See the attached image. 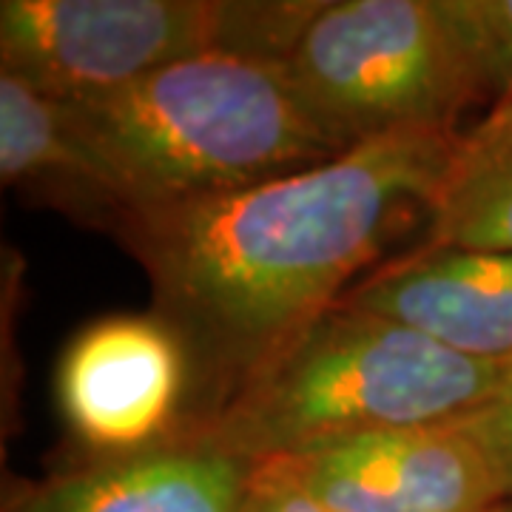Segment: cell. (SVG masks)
I'll list each match as a JSON object with an SVG mask.
<instances>
[{
  "label": "cell",
  "instance_id": "6da1fadb",
  "mask_svg": "<svg viewBox=\"0 0 512 512\" xmlns=\"http://www.w3.org/2000/svg\"><path fill=\"white\" fill-rule=\"evenodd\" d=\"M458 137L396 131L265 183L128 217L117 239L214 393L202 416L373 274L413 222H430Z\"/></svg>",
  "mask_w": 512,
  "mask_h": 512
},
{
  "label": "cell",
  "instance_id": "7a4b0ae2",
  "mask_svg": "<svg viewBox=\"0 0 512 512\" xmlns=\"http://www.w3.org/2000/svg\"><path fill=\"white\" fill-rule=\"evenodd\" d=\"M510 370L339 302L185 436L254 464L305 456L370 433L464 421Z\"/></svg>",
  "mask_w": 512,
  "mask_h": 512
},
{
  "label": "cell",
  "instance_id": "3957f363",
  "mask_svg": "<svg viewBox=\"0 0 512 512\" xmlns=\"http://www.w3.org/2000/svg\"><path fill=\"white\" fill-rule=\"evenodd\" d=\"M72 103L134 211L265 183L348 151L308 111L288 66L262 57L205 52Z\"/></svg>",
  "mask_w": 512,
  "mask_h": 512
},
{
  "label": "cell",
  "instance_id": "277c9868",
  "mask_svg": "<svg viewBox=\"0 0 512 512\" xmlns=\"http://www.w3.org/2000/svg\"><path fill=\"white\" fill-rule=\"evenodd\" d=\"M285 66L345 148L461 131L464 111L507 94L476 0H322Z\"/></svg>",
  "mask_w": 512,
  "mask_h": 512
},
{
  "label": "cell",
  "instance_id": "5b68a950",
  "mask_svg": "<svg viewBox=\"0 0 512 512\" xmlns=\"http://www.w3.org/2000/svg\"><path fill=\"white\" fill-rule=\"evenodd\" d=\"M225 29V0H3L0 66L60 100H89L222 52Z\"/></svg>",
  "mask_w": 512,
  "mask_h": 512
},
{
  "label": "cell",
  "instance_id": "8992f818",
  "mask_svg": "<svg viewBox=\"0 0 512 512\" xmlns=\"http://www.w3.org/2000/svg\"><path fill=\"white\" fill-rule=\"evenodd\" d=\"M194 362L157 313L106 316L80 330L57 365V407L94 458L131 456L183 439Z\"/></svg>",
  "mask_w": 512,
  "mask_h": 512
},
{
  "label": "cell",
  "instance_id": "52a82bcc",
  "mask_svg": "<svg viewBox=\"0 0 512 512\" xmlns=\"http://www.w3.org/2000/svg\"><path fill=\"white\" fill-rule=\"evenodd\" d=\"M274 464L336 512H501L490 458L456 424L384 430Z\"/></svg>",
  "mask_w": 512,
  "mask_h": 512
},
{
  "label": "cell",
  "instance_id": "ba28073f",
  "mask_svg": "<svg viewBox=\"0 0 512 512\" xmlns=\"http://www.w3.org/2000/svg\"><path fill=\"white\" fill-rule=\"evenodd\" d=\"M481 362L512 365V254L427 248L384 262L342 299Z\"/></svg>",
  "mask_w": 512,
  "mask_h": 512
},
{
  "label": "cell",
  "instance_id": "9c48e42d",
  "mask_svg": "<svg viewBox=\"0 0 512 512\" xmlns=\"http://www.w3.org/2000/svg\"><path fill=\"white\" fill-rule=\"evenodd\" d=\"M254 461L200 436L94 458L9 495L3 512H239Z\"/></svg>",
  "mask_w": 512,
  "mask_h": 512
},
{
  "label": "cell",
  "instance_id": "30bf717a",
  "mask_svg": "<svg viewBox=\"0 0 512 512\" xmlns=\"http://www.w3.org/2000/svg\"><path fill=\"white\" fill-rule=\"evenodd\" d=\"M0 177L35 202L114 237L134 205L72 100L0 72Z\"/></svg>",
  "mask_w": 512,
  "mask_h": 512
},
{
  "label": "cell",
  "instance_id": "8fae6325",
  "mask_svg": "<svg viewBox=\"0 0 512 512\" xmlns=\"http://www.w3.org/2000/svg\"><path fill=\"white\" fill-rule=\"evenodd\" d=\"M427 225V248L512 254V92L461 131Z\"/></svg>",
  "mask_w": 512,
  "mask_h": 512
},
{
  "label": "cell",
  "instance_id": "7c38bea8",
  "mask_svg": "<svg viewBox=\"0 0 512 512\" xmlns=\"http://www.w3.org/2000/svg\"><path fill=\"white\" fill-rule=\"evenodd\" d=\"M461 424L490 458L504 498L512 504V370L493 399Z\"/></svg>",
  "mask_w": 512,
  "mask_h": 512
},
{
  "label": "cell",
  "instance_id": "4fadbf2b",
  "mask_svg": "<svg viewBox=\"0 0 512 512\" xmlns=\"http://www.w3.org/2000/svg\"><path fill=\"white\" fill-rule=\"evenodd\" d=\"M239 512H336L316 501L291 478L282 476L274 464H256L248 493Z\"/></svg>",
  "mask_w": 512,
  "mask_h": 512
},
{
  "label": "cell",
  "instance_id": "5bb4252c",
  "mask_svg": "<svg viewBox=\"0 0 512 512\" xmlns=\"http://www.w3.org/2000/svg\"><path fill=\"white\" fill-rule=\"evenodd\" d=\"M476 3L504 74L507 92H512V0H476Z\"/></svg>",
  "mask_w": 512,
  "mask_h": 512
},
{
  "label": "cell",
  "instance_id": "9a60e30c",
  "mask_svg": "<svg viewBox=\"0 0 512 512\" xmlns=\"http://www.w3.org/2000/svg\"><path fill=\"white\" fill-rule=\"evenodd\" d=\"M501 512H512V504H507V507H504V510Z\"/></svg>",
  "mask_w": 512,
  "mask_h": 512
}]
</instances>
